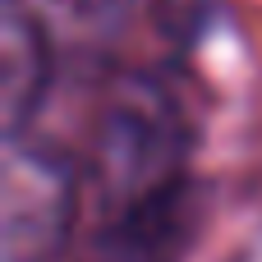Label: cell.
<instances>
[{
  "instance_id": "obj_1",
  "label": "cell",
  "mask_w": 262,
  "mask_h": 262,
  "mask_svg": "<svg viewBox=\"0 0 262 262\" xmlns=\"http://www.w3.org/2000/svg\"><path fill=\"white\" fill-rule=\"evenodd\" d=\"M189 161V111L184 97L152 74H129L111 88L97 111L83 189H92L101 216L134 212L152 198L175 193Z\"/></svg>"
},
{
  "instance_id": "obj_2",
  "label": "cell",
  "mask_w": 262,
  "mask_h": 262,
  "mask_svg": "<svg viewBox=\"0 0 262 262\" xmlns=\"http://www.w3.org/2000/svg\"><path fill=\"white\" fill-rule=\"evenodd\" d=\"M83 203V170L51 143L5 138L0 166V262H60Z\"/></svg>"
},
{
  "instance_id": "obj_3",
  "label": "cell",
  "mask_w": 262,
  "mask_h": 262,
  "mask_svg": "<svg viewBox=\"0 0 262 262\" xmlns=\"http://www.w3.org/2000/svg\"><path fill=\"white\" fill-rule=\"evenodd\" d=\"M51 37L28 0H0V129L23 138L51 88Z\"/></svg>"
},
{
  "instance_id": "obj_4",
  "label": "cell",
  "mask_w": 262,
  "mask_h": 262,
  "mask_svg": "<svg viewBox=\"0 0 262 262\" xmlns=\"http://www.w3.org/2000/svg\"><path fill=\"white\" fill-rule=\"evenodd\" d=\"M203 203L193 184H180L166 198H152L134 212L101 216L92 262H175L198 235Z\"/></svg>"
},
{
  "instance_id": "obj_5",
  "label": "cell",
  "mask_w": 262,
  "mask_h": 262,
  "mask_svg": "<svg viewBox=\"0 0 262 262\" xmlns=\"http://www.w3.org/2000/svg\"><path fill=\"white\" fill-rule=\"evenodd\" d=\"M51 5L83 32H111L138 9V0H51Z\"/></svg>"
},
{
  "instance_id": "obj_6",
  "label": "cell",
  "mask_w": 262,
  "mask_h": 262,
  "mask_svg": "<svg viewBox=\"0 0 262 262\" xmlns=\"http://www.w3.org/2000/svg\"><path fill=\"white\" fill-rule=\"evenodd\" d=\"M235 262H262V244L253 239V244H249V249H244V253H239Z\"/></svg>"
}]
</instances>
